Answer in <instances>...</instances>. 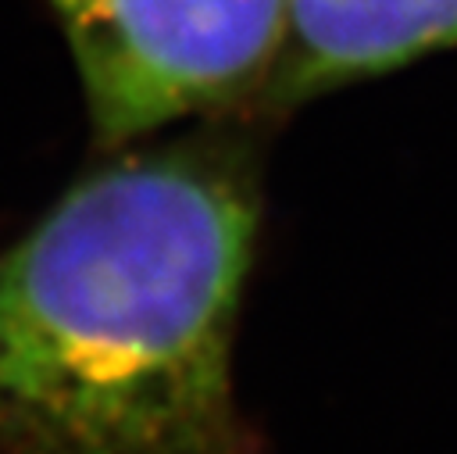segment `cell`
Masks as SVG:
<instances>
[{"mask_svg":"<svg viewBox=\"0 0 457 454\" xmlns=\"http://www.w3.org/2000/svg\"><path fill=\"white\" fill-rule=\"evenodd\" d=\"M457 46V0H289L286 39L257 104L293 107Z\"/></svg>","mask_w":457,"mask_h":454,"instance_id":"3957f363","label":"cell"},{"mask_svg":"<svg viewBox=\"0 0 457 454\" xmlns=\"http://www.w3.org/2000/svg\"><path fill=\"white\" fill-rule=\"evenodd\" d=\"M89 125L118 150L164 125L261 100L289 0H50Z\"/></svg>","mask_w":457,"mask_h":454,"instance_id":"7a4b0ae2","label":"cell"},{"mask_svg":"<svg viewBox=\"0 0 457 454\" xmlns=\"http://www.w3.org/2000/svg\"><path fill=\"white\" fill-rule=\"evenodd\" d=\"M257 229L228 136L68 186L0 250V454H257L232 379Z\"/></svg>","mask_w":457,"mask_h":454,"instance_id":"6da1fadb","label":"cell"}]
</instances>
